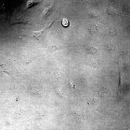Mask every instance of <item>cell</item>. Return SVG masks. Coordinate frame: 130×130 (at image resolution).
Instances as JSON below:
<instances>
[{"instance_id": "6da1fadb", "label": "cell", "mask_w": 130, "mask_h": 130, "mask_svg": "<svg viewBox=\"0 0 130 130\" xmlns=\"http://www.w3.org/2000/svg\"><path fill=\"white\" fill-rule=\"evenodd\" d=\"M69 112L77 121L79 123L82 122L83 119L82 113L79 108L71 107L69 109Z\"/></svg>"}, {"instance_id": "7a4b0ae2", "label": "cell", "mask_w": 130, "mask_h": 130, "mask_svg": "<svg viewBox=\"0 0 130 130\" xmlns=\"http://www.w3.org/2000/svg\"><path fill=\"white\" fill-rule=\"evenodd\" d=\"M0 65L2 68L3 71L4 72L8 74L12 78H13V72L12 71L6 68V65L1 64H0Z\"/></svg>"}, {"instance_id": "3957f363", "label": "cell", "mask_w": 130, "mask_h": 130, "mask_svg": "<svg viewBox=\"0 0 130 130\" xmlns=\"http://www.w3.org/2000/svg\"><path fill=\"white\" fill-rule=\"evenodd\" d=\"M55 91L57 95L63 98H66L64 93L62 91L60 87H55L54 88Z\"/></svg>"}, {"instance_id": "277c9868", "label": "cell", "mask_w": 130, "mask_h": 130, "mask_svg": "<svg viewBox=\"0 0 130 130\" xmlns=\"http://www.w3.org/2000/svg\"><path fill=\"white\" fill-rule=\"evenodd\" d=\"M105 48L106 50L109 52H113L116 50V47L112 44H108L105 45Z\"/></svg>"}, {"instance_id": "5b68a950", "label": "cell", "mask_w": 130, "mask_h": 130, "mask_svg": "<svg viewBox=\"0 0 130 130\" xmlns=\"http://www.w3.org/2000/svg\"><path fill=\"white\" fill-rule=\"evenodd\" d=\"M102 63L100 60H96L92 61L91 64L92 66L97 67H98L101 65Z\"/></svg>"}, {"instance_id": "8992f818", "label": "cell", "mask_w": 130, "mask_h": 130, "mask_svg": "<svg viewBox=\"0 0 130 130\" xmlns=\"http://www.w3.org/2000/svg\"><path fill=\"white\" fill-rule=\"evenodd\" d=\"M107 93V91L106 88H104L100 90L99 93V95L100 97H104L106 95Z\"/></svg>"}, {"instance_id": "52a82bcc", "label": "cell", "mask_w": 130, "mask_h": 130, "mask_svg": "<svg viewBox=\"0 0 130 130\" xmlns=\"http://www.w3.org/2000/svg\"><path fill=\"white\" fill-rule=\"evenodd\" d=\"M68 84L71 90L74 89L75 87V84L73 80L71 78H69L68 81Z\"/></svg>"}, {"instance_id": "ba28073f", "label": "cell", "mask_w": 130, "mask_h": 130, "mask_svg": "<svg viewBox=\"0 0 130 130\" xmlns=\"http://www.w3.org/2000/svg\"><path fill=\"white\" fill-rule=\"evenodd\" d=\"M109 31L110 33L112 35L116 34L118 32L119 29L118 27H114Z\"/></svg>"}, {"instance_id": "9c48e42d", "label": "cell", "mask_w": 130, "mask_h": 130, "mask_svg": "<svg viewBox=\"0 0 130 130\" xmlns=\"http://www.w3.org/2000/svg\"><path fill=\"white\" fill-rule=\"evenodd\" d=\"M54 75L57 78H59L62 76V74L61 71L58 69L55 70L54 71Z\"/></svg>"}, {"instance_id": "30bf717a", "label": "cell", "mask_w": 130, "mask_h": 130, "mask_svg": "<svg viewBox=\"0 0 130 130\" xmlns=\"http://www.w3.org/2000/svg\"><path fill=\"white\" fill-rule=\"evenodd\" d=\"M116 10L114 8L112 7H109L108 9L107 12L110 14H113L116 13Z\"/></svg>"}, {"instance_id": "8fae6325", "label": "cell", "mask_w": 130, "mask_h": 130, "mask_svg": "<svg viewBox=\"0 0 130 130\" xmlns=\"http://www.w3.org/2000/svg\"><path fill=\"white\" fill-rule=\"evenodd\" d=\"M61 23L63 26L65 27H67L69 25V21L66 19H63L61 21Z\"/></svg>"}, {"instance_id": "7c38bea8", "label": "cell", "mask_w": 130, "mask_h": 130, "mask_svg": "<svg viewBox=\"0 0 130 130\" xmlns=\"http://www.w3.org/2000/svg\"><path fill=\"white\" fill-rule=\"evenodd\" d=\"M43 32V31H42L34 32L33 36L37 39H38L39 37L41 35Z\"/></svg>"}, {"instance_id": "4fadbf2b", "label": "cell", "mask_w": 130, "mask_h": 130, "mask_svg": "<svg viewBox=\"0 0 130 130\" xmlns=\"http://www.w3.org/2000/svg\"><path fill=\"white\" fill-rule=\"evenodd\" d=\"M130 4H125L124 6L123 10L126 13L129 12L130 11Z\"/></svg>"}, {"instance_id": "5bb4252c", "label": "cell", "mask_w": 130, "mask_h": 130, "mask_svg": "<svg viewBox=\"0 0 130 130\" xmlns=\"http://www.w3.org/2000/svg\"><path fill=\"white\" fill-rule=\"evenodd\" d=\"M32 92L35 94H40V91L39 90H38L36 88H33L32 90Z\"/></svg>"}, {"instance_id": "9a60e30c", "label": "cell", "mask_w": 130, "mask_h": 130, "mask_svg": "<svg viewBox=\"0 0 130 130\" xmlns=\"http://www.w3.org/2000/svg\"><path fill=\"white\" fill-rule=\"evenodd\" d=\"M97 99H95V98H93V99H92V100L91 101V103L92 105H94L97 102Z\"/></svg>"}]
</instances>
